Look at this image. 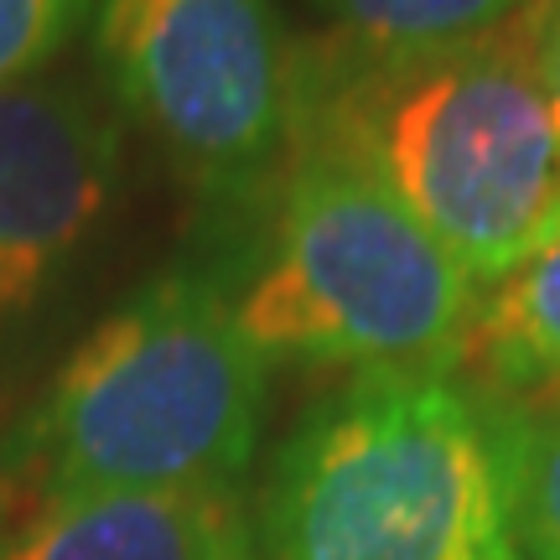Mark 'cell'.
<instances>
[{"label":"cell","mask_w":560,"mask_h":560,"mask_svg":"<svg viewBox=\"0 0 560 560\" xmlns=\"http://www.w3.org/2000/svg\"><path fill=\"white\" fill-rule=\"evenodd\" d=\"M89 0H0V89L26 83L73 37Z\"/></svg>","instance_id":"8fae6325"},{"label":"cell","mask_w":560,"mask_h":560,"mask_svg":"<svg viewBox=\"0 0 560 560\" xmlns=\"http://www.w3.org/2000/svg\"><path fill=\"white\" fill-rule=\"evenodd\" d=\"M540 89L560 145V0H540Z\"/></svg>","instance_id":"7c38bea8"},{"label":"cell","mask_w":560,"mask_h":560,"mask_svg":"<svg viewBox=\"0 0 560 560\" xmlns=\"http://www.w3.org/2000/svg\"><path fill=\"white\" fill-rule=\"evenodd\" d=\"M100 58L130 120L202 192L265 182L291 140V58L270 0H100Z\"/></svg>","instance_id":"5b68a950"},{"label":"cell","mask_w":560,"mask_h":560,"mask_svg":"<svg viewBox=\"0 0 560 560\" xmlns=\"http://www.w3.org/2000/svg\"><path fill=\"white\" fill-rule=\"evenodd\" d=\"M120 125L79 89H0V317L42 296L120 187Z\"/></svg>","instance_id":"8992f818"},{"label":"cell","mask_w":560,"mask_h":560,"mask_svg":"<svg viewBox=\"0 0 560 560\" xmlns=\"http://www.w3.org/2000/svg\"><path fill=\"white\" fill-rule=\"evenodd\" d=\"M342 52L359 58H420L499 32L529 0H322Z\"/></svg>","instance_id":"30bf717a"},{"label":"cell","mask_w":560,"mask_h":560,"mask_svg":"<svg viewBox=\"0 0 560 560\" xmlns=\"http://www.w3.org/2000/svg\"><path fill=\"white\" fill-rule=\"evenodd\" d=\"M0 560H260L234 493H89L37 503Z\"/></svg>","instance_id":"52a82bcc"},{"label":"cell","mask_w":560,"mask_h":560,"mask_svg":"<svg viewBox=\"0 0 560 560\" xmlns=\"http://www.w3.org/2000/svg\"><path fill=\"white\" fill-rule=\"evenodd\" d=\"M265 369L219 280L161 276L68 353L5 446V472L37 503L234 493L260 441Z\"/></svg>","instance_id":"7a4b0ae2"},{"label":"cell","mask_w":560,"mask_h":560,"mask_svg":"<svg viewBox=\"0 0 560 560\" xmlns=\"http://www.w3.org/2000/svg\"><path fill=\"white\" fill-rule=\"evenodd\" d=\"M503 400H560V229L482 291L472 348Z\"/></svg>","instance_id":"ba28073f"},{"label":"cell","mask_w":560,"mask_h":560,"mask_svg":"<svg viewBox=\"0 0 560 560\" xmlns=\"http://www.w3.org/2000/svg\"><path fill=\"white\" fill-rule=\"evenodd\" d=\"M229 301L265 359L420 374L472 348L482 285L369 172L291 151L265 255Z\"/></svg>","instance_id":"277c9868"},{"label":"cell","mask_w":560,"mask_h":560,"mask_svg":"<svg viewBox=\"0 0 560 560\" xmlns=\"http://www.w3.org/2000/svg\"><path fill=\"white\" fill-rule=\"evenodd\" d=\"M291 151L369 172L488 291L560 229L540 0L488 37L420 58L327 47L312 68L291 62Z\"/></svg>","instance_id":"6da1fadb"},{"label":"cell","mask_w":560,"mask_h":560,"mask_svg":"<svg viewBox=\"0 0 560 560\" xmlns=\"http://www.w3.org/2000/svg\"><path fill=\"white\" fill-rule=\"evenodd\" d=\"M260 560H520L499 431L446 369L359 374L280 441Z\"/></svg>","instance_id":"3957f363"},{"label":"cell","mask_w":560,"mask_h":560,"mask_svg":"<svg viewBox=\"0 0 560 560\" xmlns=\"http://www.w3.org/2000/svg\"><path fill=\"white\" fill-rule=\"evenodd\" d=\"M520 560H560V400L488 405Z\"/></svg>","instance_id":"9c48e42d"}]
</instances>
